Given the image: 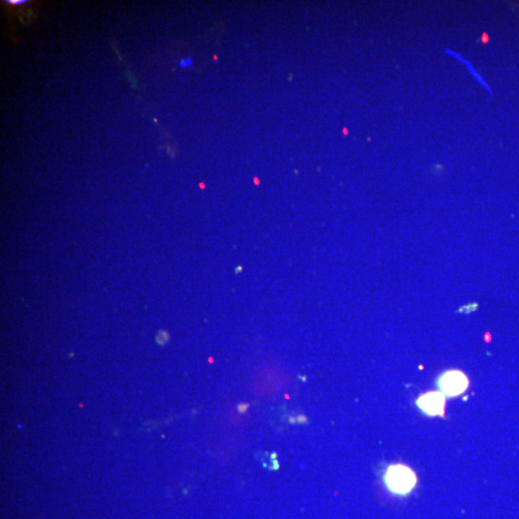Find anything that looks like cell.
Returning <instances> with one entry per match:
<instances>
[{
    "label": "cell",
    "mask_w": 519,
    "mask_h": 519,
    "mask_svg": "<svg viewBox=\"0 0 519 519\" xmlns=\"http://www.w3.org/2000/svg\"><path fill=\"white\" fill-rule=\"evenodd\" d=\"M383 480L387 490L398 496H406L411 493L417 483L414 470L402 464L387 467Z\"/></svg>",
    "instance_id": "obj_1"
},
{
    "label": "cell",
    "mask_w": 519,
    "mask_h": 519,
    "mask_svg": "<svg viewBox=\"0 0 519 519\" xmlns=\"http://www.w3.org/2000/svg\"><path fill=\"white\" fill-rule=\"evenodd\" d=\"M437 387L445 397L453 398L463 394L467 390L469 387V380L463 371L447 370L439 376Z\"/></svg>",
    "instance_id": "obj_2"
},
{
    "label": "cell",
    "mask_w": 519,
    "mask_h": 519,
    "mask_svg": "<svg viewBox=\"0 0 519 519\" xmlns=\"http://www.w3.org/2000/svg\"><path fill=\"white\" fill-rule=\"evenodd\" d=\"M445 398L440 391H429L419 396L415 404L423 414L428 416H444Z\"/></svg>",
    "instance_id": "obj_3"
},
{
    "label": "cell",
    "mask_w": 519,
    "mask_h": 519,
    "mask_svg": "<svg viewBox=\"0 0 519 519\" xmlns=\"http://www.w3.org/2000/svg\"><path fill=\"white\" fill-rule=\"evenodd\" d=\"M193 64H194V61H193V59H192V58H184V59H182V60L180 61V63H179L180 67H181L182 69H189V68H192V67H193Z\"/></svg>",
    "instance_id": "obj_4"
},
{
    "label": "cell",
    "mask_w": 519,
    "mask_h": 519,
    "mask_svg": "<svg viewBox=\"0 0 519 519\" xmlns=\"http://www.w3.org/2000/svg\"><path fill=\"white\" fill-rule=\"evenodd\" d=\"M24 2H25V0H7V3H11L13 5H20Z\"/></svg>",
    "instance_id": "obj_5"
},
{
    "label": "cell",
    "mask_w": 519,
    "mask_h": 519,
    "mask_svg": "<svg viewBox=\"0 0 519 519\" xmlns=\"http://www.w3.org/2000/svg\"><path fill=\"white\" fill-rule=\"evenodd\" d=\"M241 269H242V268H241V266H240V265H239V266H238V267H237V268H236V269H235V271H236V273H238V272H239V271H240V270H241Z\"/></svg>",
    "instance_id": "obj_6"
}]
</instances>
